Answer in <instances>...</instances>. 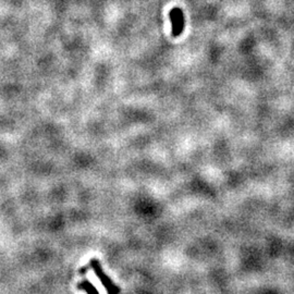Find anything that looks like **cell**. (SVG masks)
Here are the masks:
<instances>
[{
    "label": "cell",
    "instance_id": "1",
    "mask_svg": "<svg viewBox=\"0 0 294 294\" xmlns=\"http://www.w3.org/2000/svg\"><path fill=\"white\" fill-rule=\"evenodd\" d=\"M88 268H92L93 271L95 272L96 276H97L99 281H100V284L105 287L107 294H120V292H121V289H120L119 287H117L115 284H113V281L109 277H108V276L106 275V273L104 272L103 267H101L100 263L97 260H95V259L91 260L88 267L82 268L80 271V274L84 275L88 271Z\"/></svg>",
    "mask_w": 294,
    "mask_h": 294
},
{
    "label": "cell",
    "instance_id": "2",
    "mask_svg": "<svg viewBox=\"0 0 294 294\" xmlns=\"http://www.w3.org/2000/svg\"><path fill=\"white\" fill-rule=\"evenodd\" d=\"M170 19L172 24V35L175 37H178L182 34L184 28V16L181 9L175 8L170 11Z\"/></svg>",
    "mask_w": 294,
    "mask_h": 294
},
{
    "label": "cell",
    "instance_id": "3",
    "mask_svg": "<svg viewBox=\"0 0 294 294\" xmlns=\"http://www.w3.org/2000/svg\"><path fill=\"white\" fill-rule=\"evenodd\" d=\"M77 289L85 291L87 294H99L97 289H96L91 281L88 280H83L80 284H77Z\"/></svg>",
    "mask_w": 294,
    "mask_h": 294
}]
</instances>
